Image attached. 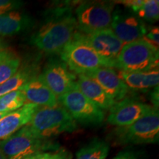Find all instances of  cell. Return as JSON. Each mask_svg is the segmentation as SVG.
Instances as JSON below:
<instances>
[{
    "instance_id": "6da1fadb",
    "label": "cell",
    "mask_w": 159,
    "mask_h": 159,
    "mask_svg": "<svg viewBox=\"0 0 159 159\" xmlns=\"http://www.w3.org/2000/svg\"><path fill=\"white\" fill-rule=\"evenodd\" d=\"M77 32L71 7L63 3L46 10L39 29L30 37V43L49 55H60Z\"/></svg>"
},
{
    "instance_id": "7a4b0ae2",
    "label": "cell",
    "mask_w": 159,
    "mask_h": 159,
    "mask_svg": "<svg viewBox=\"0 0 159 159\" xmlns=\"http://www.w3.org/2000/svg\"><path fill=\"white\" fill-rule=\"evenodd\" d=\"M0 148L7 159H25L42 152L58 150L61 147L52 139L36 136L27 125L0 141Z\"/></svg>"
},
{
    "instance_id": "3957f363",
    "label": "cell",
    "mask_w": 159,
    "mask_h": 159,
    "mask_svg": "<svg viewBox=\"0 0 159 159\" xmlns=\"http://www.w3.org/2000/svg\"><path fill=\"white\" fill-rule=\"evenodd\" d=\"M36 136L52 139L66 133H73L78 126L75 119L61 105L39 107L27 124Z\"/></svg>"
},
{
    "instance_id": "277c9868",
    "label": "cell",
    "mask_w": 159,
    "mask_h": 159,
    "mask_svg": "<svg viewBox=\"0 0 159 159\" xmlns=\"http://www.w3.org/2000/svg\"><path fill=\"white\" fill-rule=\"evenodd\" d=\"M159 139L158 108L150 112L130 125L116 127L109 134V140L115 145L154 144Z\"/></svg>"
},
{
    "instance_id": "5b68a950",
    "label": "cell",
    "mask_w": 159,
    "mask_h": 159,
    "mask_svg": "<svg viewBox=\"0 0 159 159\" xmlns=\"http://www.w3.org/2000/svg\"><path fill=\"white\" fill-rule=\"evenodd\" d=\"M60 56L69 69L77 75H85L101 67L114 68L112 63L103 58L85 42L78 31L61 51Z\"/></svg>"
},
{
    "instance_id": "8992f818",
    "label": "cell",
    "mask_w": 159,
    "mask_h": 159,
    "mask_svg": "<svg viewBox=\"0 0 159 159\" xmlns=\"http://www.w3.org/2000/svg\"><path fill=\"white\" fill-rule=\"evenodd\" d=\"M158 47L142 39L124 44L116 61L122 71H145L158 68Z\"/></svg>"
},
{
    "instance_id": "52a82bcc",
    "label": "cell",
    "mask_w": 159,
    "mask_h": 159,
    "mask_svg": "<svg viewBox=\"0 0 159 159\" xmlns=\"http://www.w3.org/2000/svg\"><path fill=\"white\" fill-rule=\"evenodd\" d=\"M115 2L89 1L79 4L75 9L77 31L91 34L110 28Z\"/></svg>"
},
{
    "instance_id": "ba28073f",
    "label": "cell",
    "mask_w": 159,
    "mask_h": 159,
    "mask_svg": "<svg viewBox=\"0 0 159 159\" xmlns=\"http://www.w3.org/2000/svg\"><path fill=\"white\" fill-rule=\"evenodd\" d=\"M77 123L83 125H98L105 119V112L91 102L75 86L57 99Z\"/></svg>"
},
{
    "instance_id": "9c48e42d",
    "label": "cell",
    "mask_w": 159,
    "mask_h": 159,
    "mask_svg": "<svg viewBox=\"0 0 159 159\" xmlns=\"http://www.w3.org/2000/svg\"><path fill=\"white\" fill-rule=\"evenodd\" d=\"M41 75L57 99L76 86V76L61 58L52 57Z\"/></svg>"
},
{
    "instance_id": "30bf717a",
    "label": "cell",
    "mask_w": 159,
    "mask_h": 159,
    "mask_svg": "<svg viewBox=\"0 0 159 159\" xmlns=\"http://www.w3.org/2000/svg\"><path fill=\"white\" fill-rule=\"evenodd\" d=\"M110 28L124 44L144 39L148 32L144 21L130 11L114 10Z\"/></svg>"
},
{
    "instance_id": "8fae6325",
    "label": "cell",
    "mask_w": 159,
    "mask_h": 159,
    "mask_svg": "<svg viewBox=\"0 0 159 159\" xmlns=\"http://www.w3.org/2000/svg\"><path fill=\"white\" fill-rule=\"evenodd\" d=\"M152 108L136 99L125 97L110 109L107 121L116 127L128 126L145 116Z\"/></svg>"
},
{
    "instance_id": "7c38bea8",
    "label": "cell",
    "mask_w": 159,
    "mask_h": 159,
    "mask_svg": "<svg viewBox=\"0 0 159 159\" xmlns=\"http://www.w3.org/2000/svg\"><path fill=\"white\" fill-rule=\"evenodd\" d=\"M80 34L100 56L112 63L115 68L116 61L124 43L115 35L112 30L108 28L91 34Z\"/></svg>"
},
{
    "instance_id": "4fadbf2b",
    "label": "cell",
    "mask_w": 159,
    "mask_h": 159,
    "mask_svg": "<svg viewBox=\"0 0 159 159\" xmlns=\"http://www.w3.org/2000/svg\"><path fill=\"white\" fill-rule=\"evenodd\" d=\"M85 75L98 83L105 93L115 102L122 100L128 94V88L114 69L101 67L88 71Z\"/></svg>"
},
{
    "instance_id": "5bb4252c",
    "label": "cell",
    "mask_w": 159,
    "mask_h": 159,
    "mask_svg": "<svg viewBox=\"0 0 159 159\" xmlns=\"http://www.w3.org/2000/svg\"><path fill=\"white\" fill-rule=\"evenodd\" d=\"M21 90L25 94L26 103L40 107H54L59 104L56 96L46 84L41 74L33 77Z\"/></svg>"
},
{
    "instance_id": "9a60e30c",
    "label": "cell",
    "mask_w": 159,
    "mask_h": 159,
    "mask_svg": "<svg viewBox=\"0 0 159 159\" xmlns=\"http://www.w3.org/2000/svg\"><path fill=\"white\" fill-rule=\"evenodd\" d=\"M39 107L36 105L26 103L21 108L8 113L0 119V141L8 138L28 124Z\"/></svg>"
},
{
    "instance_id": "2e32d148",
    "label": "cell",
    "mask_w": 159,
    "mask_h": 159,
    "mask_svg": "<svg viewBox=\"0 0 159 159\" xmlns=\"http://www.w3.org/2000/svg\"><path fill=\"white\" fill-rule=\"evenodd\" d=\"M76 86L84 96L102 110H110L116 102L111 98L94 80L85 75H78Z\"/></svg>"
},
{
    "instance_id": "e0dca14e",
    "label": "cell",
    "mask_w": 159,
    "mask_h": 159,
    "mask_svg": "<svg viewBox=\"0 0 159 159\" xmlns=\"http://www.w3.org/2000/svg\"><path fill=\"white\" fill-rule=\"evenodd\" d=\"M35 20L25 12L14 11L0 15V36H10L33 28Z\"/></svg>"
},
{
    "instance_id": "ac0fdd59",
    "label": "cell",
    "mask_w": 159,
    "mask_h": 159,
    "mask_svg": "<svg viewBox=\"0 0 159 159\" xmlns=\"http://www.w3.org/2000/svg\"><path fill=\"white\" fill-rule=\"evenodd\" d=\"M119 76L122 80L128 89L135 91H143L154 89L158 86L159 71L158 68L145 71L126 72L120 71Z\"/></svg>"
},
{
    "instance_id": "d6986e66",
    "label": "cell",
    "mask_w": 159,
    "mask_h": 159,
    "mask_svg": "<svg viewBox=\"0 0 159 159\" xmlns=\"http://www.w3.org/2000/svg\"><path fill=\"white\" fill-rule=\"evenodd\" d=\"M39 75V66L35 62L25 63L6 82L0 85V96L21 90L29 81Z\"/></svg>"
},
{
    "instance_id": "ffe728a7",
    "label": "cell",
    "mask_w": 159,
    "mask_h": 159,
    "mask_svg": "<svg viewBox=\"0 0 159 159\" xmlns=\"http://www.w3.org/2000/svg\"><path fill=\"white\" fill-rule=\"evenodd\" d=\"M21 66V59L15 53L7 50L0 61V85H2L15 74Z\"/></svg>"
},
{
    "instance_id": "44dd1931",
    "label": "cell",
    "mask_w": 159,
    "mask_h": 159,
    "mask_svg": "<svg viewBox=\"0 0 159 159\" xmlns=\"http://www.w3.org/2000/svg\"><path fill=\"white\" fill-rule=\"evenodd\" d=\"M26 104V99L21 90H17L0 96V112H13Z\"/></svg>"
},
{
    "instance_id": "7402d4cb",
    "label": "cell",
    "mask_w": 159,
    "mask_h": 159,
    "mask_svg": "<svg viewBox=\"0 0 159 159\" xmlns=\"http://www.w3.org/2000/svg\"><path fill=\"white\" fill-rule=\"evenodd\" d=\"M132 13L143 21L156 22L159 18V2L158 0H144L142 5Z\"/></svg>"
},
{
    "instance_id": "603a6c76",
    "label": "cell",
    "mask_w": 159,
    "mask_h": 159,
    "mask_svg": "<svg viewBox=\"0 0 159 159\" xmlns=\"http://www.w3.org/2000/svg\"><path fill=\"white\" fill-rule=\"evenodd\" d=\"M72 154L68 150L61 148L60 150L51 152H46L35 156L28 157L25 159H71Z\"/></svg>"
},
{
    "instance_id": "cb8c5ba5",
    "label": "cell",
    "mask_w": 159,
    "mask_h": 159,
    "mask_svg": "<svg viewBox=\"0 0 159 159\" xmlns=\"http://www.w3.org/2000/svg\"><path fill=\"white\" fill-rule=\"evenodd\" d=\"M99 139V138L92 139L88 144L80 149L78 152H77L76 159H91V156H92L97 143H98Z\"/></svg>"
},
{
    "instance_id": "d4e9b609",
    "label": "cell",
    "mask_w": 159,
    "mask_h": 159,
    "mask_svg": "<svg viewBox=\"0 0 159 159\" xmlns=\"http://www.w3.org/2000/svg\"><path fill=\"white\" fill-rule=\"evenodd\" d=\"M24 5V2L16 0H0V15L9 12L19 11Z\"/></svg>"
},
{
    "instance_id": "484cf974",
    "label": "cell",
    "mask_w": 159,
    "mask_h": 159,
    "mask_svg": "<svg viewBox=\"0 0 159 159\" xmlns=\"http://www.w3.org/2000/svg\"><path fill=\"white\" fill-rule=\"evenodd\" d=\"M110 145L108 142L99 139L91 159H106L109 153Z\"/></svg>"
},
{
    "instance_id": "4316f807",
    "label": "cell",
    "mask_w": 159,
    "mask_h": 159,
    "mask_svg": "<svg viewBox=\"0 0 159 159\" xmlns=\"http://www.w3.org/2000/svg\"><path fill=\"white\" fill-rule=\"evenodd\" d=\"M113 159H144V156L137 150H125L119 152Z\"/></svg>"
},
{
    "instance_id": "83f0119b",
    "label": "cell",
    "mask_w": 159,
    "mask_h": 159,
    "mask_svg": "<svg viewBox=\"0 0 159 159\" xmlns=\"http://www.w3.org/2000/svg\"><path fill=\"white\" fill-rule=\"evenodd\" d=\"M145 40L150 42L152 44L158 47L159 44V29L158 27H152L150 30V31L147 32L146 35L144 37Z\"/></svg>"
},
{
    "instance_id": "f1b7e54d",
    "label": "cell",
    "mask_w": 159,
    "mask_h": 159,
    "mask_svg": "<svg viewBox=\"0 0 159 159\" xmlns=\"http://www.w3.org/2000/svg\"><path fill=\"white\" fill-rule=\"evenodd\" d=\"M150 101L152 103V107L158 108L159 105V90L158 86L155 87L152 91L150 93Z\"/></svg>"
},
{
    "instance_id": "f546056e",
    "label": "cell",
    "mask_w": 159,
    "mask_h": 159,
    "mask_svg": "<svg viewBox=\"0 0 159 159\" xmlns=\"http://www.w3.org/2000/svg\"><path fill=\"white\" fill-rule=\"evenodd\" d=\"M5 48H6L5 44L2 42V41H1V39H0V52L6 50Z\"/></svg>"
},
{
    "instance_id": "4dcf8cb0",
    "label": "cell",
    "mask_w": 159,
    "mask_h": 159,
    "mask_svg": "<svg viewBox=\"0 0 159 159\" xmlns=\"http://www.w3.org/2000/svg\"><path fill=\"white\" fill-rule=\"evenodd\" d=\"M7 49H6V50H5V51L0 52V61H1V60L3 58L4 56H5L6 53H7Z\"/></svg>"
},
{
    "instance_id": "1f68e13d",
    "label": "cell",
    "mask_w": 159,
    "mask_h": 159,
    "mask_svg": "<svg viewBox=\"0 0 159 159\" xmlns=\"http://www.w3.org/2000/svg\"><path fill=\"white\" fill-rule=\"evenodd\" d=\"M0 159H7V158H6L5 156V154H4L2 151L1 148H0Z\"/></svg>"
},
{
    "instance_id": "d6a6232c",
    "label": "cell",
    "mask_w": 159,
    "mask_h": 159,
    "mask_svg": "<svg viewBox=\"0 0 159 159\" xmlns=\"http://www.w3.org/2000/svg\"><path fill=\"white\" fill-rule=\"evenodd\" d=\"M6 114H6V113H2V112H0V119L2 118V117L5 116Z\"/></svg>"
}]
</instances>
